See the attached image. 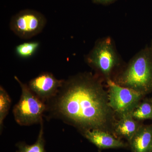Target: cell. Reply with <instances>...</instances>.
<instances>
[{
  "label": "cell",
  "instance_id": "6da1fadb",
  "mask_svg": "<svg viewBox=\"0 0 152 152\" xmlns=\"http://www.w3.org/2000/svg\"><path fill=\"white\" fill-rule=\"evenodd\" d=\"M46 104L48 119H59L82 133L93 129L108 132L113 122L108 93L99 76L91 73L64 80L58 94Z\"/></svg>",
  "mask_w": 152,
  "mask_h": 152
},
{
  "label": "cell",
  "instance_id": "7a4b0ae2",
  "mask_svg": "<svg viewBox=\"0 0 152 152\" xmlns=\"http://www.w3.org/2000/svg\"><path fill=\"white\" fill-rule=\"evenodd\" d=\"M118 84L141 93L152 91V50L147 46L132 57L114 80Z\"/></svg>",
  "mask_w": 152,
  "mask_h": 152
},
{
  "label": "cell",
  "instance_id": "3957f363",
  "mask_svg": "<svg viewBox=\"0 0 152 152\" xmlns=\"http://www.w3.org/2000/svg\"><path fill=\"white\" fill-rule=\"evenodd\" d=\"M85 58L87 64L107 80L112 79L111 76L114 69L122 63L115 42L110 37L96 41Z\"/></svg>",
  "mask_w": 152,
  "mask_h": 152
},
{
  "label": "cell",
  "instance_id": "277c9868",
  "mask_svg": "<svg viewBox=\"0 0 152 152\" xmlns=\"http://www.w3.org/2000/svg\"><path fill=\"white\" fill-rule=\"evenodd\" d=\"M21 89V95L13 109L15 121L21 126H29L43 121L47 105L17 77H14Z\"/></svg>",
  "mask_w": 152,
  "mask_h": 152
},
{
  "label": "cell",
  "instance_id": "5b68a950",
  "mask_svg": "<svg viewBox=\"0 0 152 152\" xmlns=\"http://www.w3.org/2000/svg\"><path fill=\"white\" fill-rule=\"evenodd\" d=\"M109 103L120 116L131 113L144 95L130 88L120 86L112 79L107 80Z\"/></svg>",
  "mask_w": 152,
  "mask_h": 152
},
{
  "label": "cell",
  "instance_id": "8992f818",
  "mask_svg": "<svg viewBox=\"0 0 152 152\" xmlns=\"http://www.w3.org/2000/svg\"><path fill=\"white\" fill-rule=\"evenodd\" d=\"M47 20L43 14L37 11L25 10L13 16L10 22L11 30L19 37L29 39L42 31Z\"/></svg>",
  "mask_w": 152,
  "mask_h": 152
},
{
  "label": "cell",
  "instance_id": "52a82bcc",
  "mask_svg": "<svg viewBox=\"0 0 152 152\" xmlns=\"http://www.w3.org/2000/svg\"><path fill=\"white\" fill-rule=\"evenodd\" d=\"M64 80H58L53 74L44 72L29 82L30 90L40 99L46 103L54 97L63 86Z\"/></svg>",
  "mask_w": 152,
  "mask_h": 152
},
{
  "label": "cell",
  "instance_id": "ba28073f",
  "mask_svg": "<svg viewBox=\"0 0 152 152\" xmlns=\"http://www.w3.org/2000/svg\"><path fill=\"white\" fill-rule=\"evenodd\" d=\"M87 140L100 149L124 148L126 145L107 131L100 129L87 130L82 132Z\"/></svg>",
  "mask_w": 152,
  "mask_h": 152
},
{
  "label": "cell",
  "instance_id": "9c48e42d",
  "mask_svg": "<svg viewBox=\"0 0 152 152\" xmlns=\"http://www.w3.org/2000/svg\"><path fill=\"white\" fill-rule=\"evenodd\" d=\"M133 152H150L152 145V126H140L130 141Z\"/></svg>",
  "mask_w": 152,
  "mask_h": 152
},
{
  "label": "cell",
  "instance_id": "30bf717a",
  "mask_svg": "<svg viewBox=\"0 0 152 152\" xmlns=\"http://www.w3.org/2000/svg\"><path fill=\"white\" fill-rule=\"evenodd\" d=\"M140 126L129 113L121 116L119 121L115 124V129L118 134L124 137L130 142Z\"/></svg>",
  "mask_w": 152,
  "mask_h": 152
},
{
  "label": "cell",
  "instance_id": "8fae6325",
  "mask_svg": "<svg viewBox=\"0 0 152 152\" xmlns=\"http://www.w3.org/2000/svg\"><path fill=\"white\" fill-rule=\"evenodd\" d=\"M40 129L37 139L35 142L28 145L24 142H19L16 145L17 152H46L45 149L43 121L41 123Z\"/></svg>",
  "mask_w": 152,
  "mask_h": 152
},
{
  "label": "cell",
  "instance_id": "7c38bea8",
  "mask_svg": "<svg viewBox=\"0 0 152 152\" xmlns=\"http://www.w3.org/2000/svg\"><path fill=\"white\" fill-rule=\"evenodd\" d=\"M12 101L10 95L1 86L0 87V129L1 132L6 118L10 108Z\"/></svg>",
  "mask_w": 152,
  "mask_h": 152
},
{
  "label": "cell",
  "instance_id": "4fadbf2b",
  "mask_svg": "<svg viewBox=\"0 0 152 152\" xmlns=\"http://www.w3.org/2000/svg\"><path fill=\"white\" fill-rule=\"evenodd\" d=\"M39 45V42H38L23 43L16 47V53L22 58H28L35 54Z\"/></svg>",
  "mask_w": 152,
  "mask_h": 152
},
{
  "label": "cell",
  "instance_id": "5bb4252c",
  "mask_svg": "<svg viewBox=\"0 0 152 152\" xmlns=\"http://www.w3.org/2000/svg\"><path fill=\"white\" fill-rule=\"evenodd\" d=\"M151 102H145L138 104L131 113L135 119L152 120V104Z\"/></svg>",
  "mask_w": 152,
  "mask_h": 152
},
{
  "label": "cell",
  "instance_id": "9a60e30c",
  "mask_svg": "<svg viewBox=\"0 0 152 152\" xmlns=\"http://www.w3.org/2000/svg\"><path fill=\"white\" fill-rule=\"evenodd\" d=\"M117 1L118 0H92L94 3L104 5L110 4Z\"/></svg>",
  "mask_w": 152,
  "mask_h": 152
},
{
  "label": "cell",
  "instance_id": "2e32d148",
  "mask_svg": "<svg viewBox=\"0 0 152 152\" xmlns=\"http://www.w3.org/2000/svg\"><path fill=\"white\" fill-rule=\"evenodd\" d=\"M150 47H151V48L152 50V40L151 41V45H150Z\"/></svg>",
  "mask_w": 152,
  "mask_h": 152
},
{
  "label": "cell",
  "instance_id": "e0dca14e",
  "mask_svg": "<svg viewBox=\"0 0 152 152\" xmlns=\"http://www.w3.org/2000/svg\"><path fill=\"white\" fill-rule=\"evenodd\" d=\"M150 152H152V145L151 147V150H150Z\"/></svg>",
  "mask_w": 152,
  "mask_h": 152
},
{
  "label": "cell",
  "instance_id": "ac0fdd59",
  "mask_svg": "<svg viewBox=\"0 0 152 152\" xmlns=\"http://www.w3.org/2000/svg\"><path fill=\"white\" fill-rule=\"evenodd\" d=\"M150 102H151L152 103V98L151 99V100H150Z\"/></svg>",
  "mask_w": 152,
  "mask_h": 152
}]
</instances>
